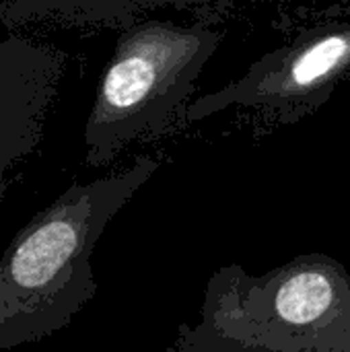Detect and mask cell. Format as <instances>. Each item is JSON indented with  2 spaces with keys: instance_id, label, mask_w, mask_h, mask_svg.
<instances>
[{
  "instance_id": "cell-1",
  "label": "cell",
  "mask_w": 350,
  "mask_h": 352,
  "mask_svg": "<svg viewBox=\"0 0 350 352\" xmlns=\"http://www.w3.org/2000/svg\"><path fill=\"white\" fill-rule=\"evenodd\" d=\"M161 163L138 155L128 169L72 184L12 237L0 256V352L64 330L95 297V245Z\"/></svg>"
},
{
  "instance_id": "cell-2",
  "label": "cell",
  "mask_w": 350,
  "mask_h": 352,
  "mask_svg": "<svg viewBox=\"0 0 350 352\" xmlns=\"http://www.w3.org/2000/svg\"><path fill=\"white\" fill-rule=\"evenodd\" d=\"M165 352H350V272L301 254L266 274L225 264L206 283L196 324Z\"/></svg>"
},
{
  "instance_id": "cell-3",
  "label": "cell",
  "mask_w": 350,
  "mask_h": 352,
  "mask_svg": "<svg viewBox=\"0 0 350 352\" xmlns=\"http://www.w3.org/2000/svg\"><path fill=\"white\" fill-rule=\"evenodd\" d=\"M223 31L144 19L120 29L85 124V165L105 167L134 140L161 134L190 99Z\"/></svg>"
},
{
  "instance_id": "cell-4",
  "label": "cell",
  "mask_w": 350,
  "mask_h": 352,
  "mask_svg": "<svg viewBox=\"0 0 350 352\" xmlns=\"http://www.w3.org/2000/svg\"><path fill=\"white\" fill-rule=\"evenodd\" d=\"M349 74L350 21H328L264 54L241 78L202 95L184 116L186 122H200L235 107L289 126L326 105Z\"/></svg>"
},
{
  "instance_id": "cell-5",
  "label": "cell",
  "mask_w": 350,
  "mask_h": 352,
  "mask_svg": "<svg viewBox=\"0 0 350 352\" xmlns=\"http://www.w3.org/2000/svg\"><path fill=\"white\" fill-rule=\"evenodd\" d=\"M68 54L47 41L8 33L0 41V202L17 167L43 138Z\"/></svg>"
},
{
  "instance_id": "cell-6",
  "label": "cell",
  "mask_w": 350,
  "mask_h": 352,
  "mask_svg": "<svg viewBox=\"0 0 350 352\" xmlns=\"http://www.w3.org/2000/svg\"><path fill=\"white\" fill-rule=\"evenodd\" d=\"M146 4L136 2H56V0H27L0 4V21L8 33H19L21 27L35 23H54L64 27H80L87 23L120 21L124 27L132 25V14Z\"/></svg>"
}]
</instances>
